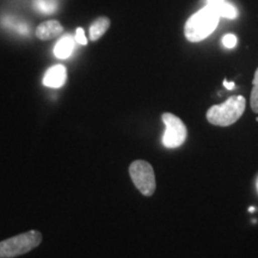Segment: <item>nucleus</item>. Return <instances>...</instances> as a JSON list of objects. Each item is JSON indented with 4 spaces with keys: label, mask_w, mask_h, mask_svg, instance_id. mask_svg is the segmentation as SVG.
Returning a JSON list of instances; mask_svg holds the SVG:
<instances>
[{
    "label": "nucleus",
    "mask_w": 258,
    "mask_h": 258,
    "mask_svg": "<svg viewBox=\"0 0 258 258\" xmlns=\"http://www.w3.org/2000/svg\"><path fill=\"white\" fill-rule=\"evenodd\" d=\"M220 22V16L213 6L206 5L189 17L184 25V35L189 42H201L211 36Z\"/></svg>",
    "instance_id": "1"
},
{
    "label": "nucleus",
    "mask_w": 258,
    "mask_h": 258,
    "mask_svg": "<svg viewBox=\"0 0 258 258\" xmlns=\"http://www.w3.org/2000/svg\"><path fill=\"white\" fill-rule=\"evenodd\" d=\"M246 108V99L243 96H232L221 104L213 105L208 109L207 121L213 125L228 127L243 116Z\"/></svg>",
    "instance_id": "2"
},
{
    "label": "nucleus",
    "mask_w": 258,
    "mask_h": 258,
    "mask_svg": "<svg viewBox=\"0 0 258 258\" xmlns=\"http://www.w3.org/2000/svg\"><path fill=\"white\" fill-rule=\"evenodd\" d=\"M42 241V234L38 231H29L16 237L0 241V258H12L30 252Z\"/></svg>",
    "instance_id": "3"
},
{
    "label": "nucleus",
    "mask_w": 258,
    "mask_h": 258,
    "mask_svg": "<svg viewBox=\"0 0 258 258\" xmlns=\"http://www.w3.org/2000/svg\"><path fill=\"white\" fill-rule=\"evenodd\" d=\"M129 175L137 189L145 196H152L156 191V175L150 163L135 160L129 166Z\"/></svg>",
    "instance_id": "4"
},
{
    "label": "nucleus",
    "mask_w": 258,
    "mask_h": 258,
    "mask_svg": "<svg viewBox=\"0 0 258 258\" xmlns=\"http://www.w3.org/2000/svg\"><path fill=\"white\" fill-rule=\"evenodd\" d=\"M161 120L165 124V132L163 134V145L166 148H177L185 143L188 137V129L184 122L171 112L161 115Z\"/></svg>",
    "instance_id": "5"
},
{
    "label": "nucleus",
    "mask_w": 258,
    "mask_h": 258,
    "mask_svg": "<svg viewBox=\"0 0 258 258\" xmlns=\"http://www.w3.org/2000/svg\"><path fill=\"white\" fill-rule=\"evenodd\" d=\"M67 79V70L62 64H55L51 66L47 71L43 77V84L47 88L59 89L66 83Z\"/></svg>",
    "instance_id": "6"
},
{
    "label": "nucleus",
    "mask_w": 258,
    "mask_h": 258,
    "mask_svg": "<svg viewBox=\"0 0 258 258\" xmlns=\"http://www.w3.org/2000/svg\"><path fill=\"white\" fill-rule=\"evenodd\" d=\"M63 32V27L60 24V22L51 19L41 23L36 28V36L41 41H49L53 38L59 37Z\"/></svg>",
    "instance_id": "7"
},
{
    "label": "nucleus",
    "mask_w": 258,
    "mask_h": 258,
    "mask_svg": "<svg viewBox=\"0 0 258 258\" xmlns=\"http://www.w3.org/2000/svg\"><path fill=\"white\" fill-rule=\"evenodd\" d=\"M74 44H76V38H74L71 34L64 35L57 41L54 48V54L59 59H67L71 56V54L74 50Z\"/></svg>",
    "instance_id": "8"
},
{
    "label": "nucleus",
    "mask_w": 258,
    "mask_h": 258,
    "mask_svg": "<svg viewBox=\"0 0 258 258\" xmlns=\"http://www.w3.org/2000/svg\"><path fill=\"white\" fill-rule=\"evenodd\" d=\"M111 22L108 17H98L95 22L91 24V27L89 29L90 34V40L91 41H98L103 35L108 31L109 27H110Z\"/></svg>",
    "instance_id": "9"
},
{
    "label": "nucleus",
    "mask_w": 258,
    "mask_h": 258,
    "mask_svg": "<svg viewBox=\"0 0 258 258\" xmlns=\"http://www.w3.org/2000/svg\"><path fill=\"white\" fill-rule=\"evenodd\" d=\"M214 9L217 10V12L220 16V18H227V19H234L238 17V11L237 9L234 8L233 4H231V3L224 2L220 3V4L214 6Z\"/></svg>",
    "instance_id": "10"
},
{
    "label": "nucleus",
    "mask_w": 258,
    "mask_h": 258,
    "mask_svg": "<svg viewBox=\"0 0 258 258\" xmlns=\"http://www.w3.org/2000/svg\"><path fill=\"white\" fill-rule=\"evenodd\" d=\"M34 5L38 12L44 15L55 14L56 11L55 0H35Z\"/></svg>",
    "instance_id": "11"
},
{
    "label": "nucleus",
    "mask_w": 258,
    "mask_h": 258,
    "mask_svg": "<svg viewBox=\"0 0 258 258\" xmlns=\"http://www.w3.org/2000/svg\"><path fill=\"white\" fill-rule=\"evenodd\" d=\"M252 91H251L250 96V105L253 112L258 114V69L254 72L253 79H252Z\"/></svg>",
    "instance_id": "12"
},
{
    "label": "nucleus",
    "mask_w": 258,
    "mask_h": 258,
    "mask_svg": "<svg viewBox=\"0 0 258 258\" xmlns=\"http://www.w3.org/2000/svg\"><path fill=\"white\" fill-rule=\"evenodd\" d=\"M237 43H238V38L233 34H227L222 37V46L227 48V49H232V48H234L237 46Z\"/></svg>",
    "instance_id": "13"
},
{
    "label": "nucleus",
    "mask_w": 258,
    "mask_h": 258,
    "mask_svg": "<svg viewBox=\"0 0 258 258\" xmlns=\"http://www.w3.org/2000/svg\"><path fill=\"white\" fill-rule=\"evenodd\" d=\"M76 42H78L79 44H83V46H86L88 44V38L85 36V32H84L83 28H78L76 32Z\"/></svg>",
    "instance_id": "14"
},
{
    "label": "nucleus",
    "mask_w": 258,
    "mask_h": 258,
    "mask_svg": "<svg viewBox=\"0 0 258 258\" xmlns=\"http://www.w3.org/2000/svg\"><path fill=\"white\" fill-rule=\"evenodd\" d=\"M224 86L227 90H233L234 89V86H235V84L233 83V82H231V83H228L227 80H224Z\"/></svg>",
    "instance_id": "15"
},
{
    "label": "nucleus",
    "mask_w": 258,
    "mask_h": 258,
    "mask_svg": "<svg viewBox=\"0 0 258 258\" xmlns=\"http://www.w3.org/2000/svg\"><path fill=\"white\" fill-rule=\"evenodd\" d=\"M224 2V0H207V5H211L214 8V6H217L220 4V3Z\"/></svg>",
    "instance_id": "16"
},
{
    "label": "nucleus",
    "mask_w": 258,
    "mask_h": 258,
    "mask_svg": "<svg viewBox=\"0 0 258 258\" xmlns=\"http://www.w3.org/2000/svg\"><path fill=\"white\" fill-rule=\"evenodd\" d=\"M256 190H257V194H258V175H257V178H256Z\"/></svg>",
    "instance_id": "17"
}]
</instances>
